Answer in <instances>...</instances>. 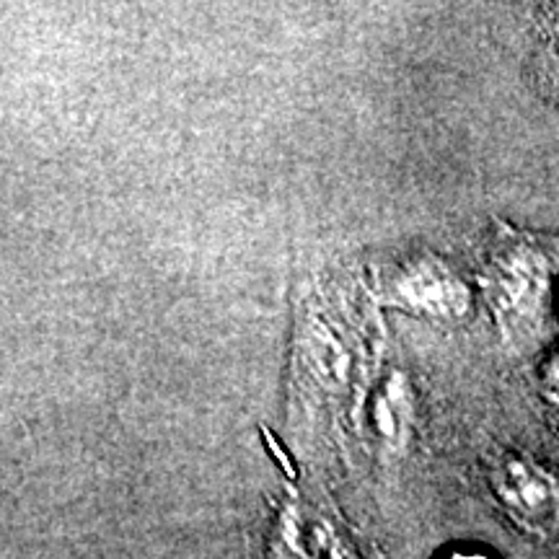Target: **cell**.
<instances>
[{
	"label": "cell",
	"instance_id": "cell-9",
	"mask_svg": "<svg viewBox=\"0 0 559 559\" xmlns=\"http://www.w3.org/2000/svg\"><path fill=\"white\" fill-rule=\"evenodd\" d=\"M445 559H492L489 555H481V551H453Z\"/></svg>",
	"mask_w": 559,
	"mask_h": 559
},
{
	"label": "cell",
	"instance_id": "cell-5",
	"mask_svg": "<svg viewBox=\"0 0 559 559\" xmlns=\"http://www.w3.org/2000/svg\"><path fill=\"white\" fill-rule=\"evenodd\" d=\"M370 417L381 451L386 456H402L415 436V396L402 370H391L379 383Z\"/></svg>",
	"mask_w": 559,
	"mask_h": 559
},
{
	"label": "cell",
	"instance_id": "cell-1",
	"mask_svg": "<svg viewBox=\"0 0 559 559\" xmlns=\"http://www.w3.org/2000/svg\"><path fill=\"white\" fill-rule=\"evenodd\" d=\"M481 288L502 337L510 345H534L551 290V262L539 241L502 228L489 249Z\"/></svg>",
	"mask_w": 559,
	"mask_h": 559
},
{
	"label": "cell",
	"instance_id": "cell-8",
	"mask_svg": "<svg viewBox=\"0 0 559 559\" xmlns=\"http://www.w3.org/2000/svg\"><path fill=\"white\" fill-rule=\"evenodd\" d=\"M544 394L551 404L559 407V353L549 360L547 370H544Z\"/></svg>",
	"mask_w": 559,
	"mask_h": 559
},
{
	"label": "cell",
	"instance_id": "cell-4",
	"mask_svg": "<svg viewBox=\"0 0 559 559\" xmlns=\"http://www.w3.org/2000/svg\"><path fill=\"white\" fill-rule=\"evenodd\" d=\"M487 485L502 513L526 534H559V477L523 453H500L487 464Z\"/></svg>",
	"mask_w": 559,
	"mask_h": 559
},
{
	"label": "cell",
	"instance_id": "cell-2",
	"mask_svg": "<svg viewBox=\"0 0 559 559\" xmlns=\"http://www.w3.org/2000/svg\"><path fill=\"white\" fill-rule=\"evenodd\" d=\"M355 340L360 337L347 332L342 319H334L324 306H311L298 326V381L319 402H337V409L362 381V353L353 345Z\"/></svg>",
	"mask_w": 559,
	"mask_h": 559
},
{
	"label": "cell",
	"instance_id": "cell-7",
	"mask_svg": "<svg viewBox=\"0 0 559 559\" xmlns=\"http://www.w3.org/2000/svg\"><path fill=\"white\" fill-rule=\"evenodd\" d=\"M321 542H324V559H355L353 549L347 547V542L342 539L337 531H321Z\"/></svg>",
	"mask_w": 559,
	"mask_h": 559
},
{
	"label": "cell",
	"instance_id": "cell-3",
	"mask_svg": "<svg viewBox=\"0 0 559 559\" xmlns=\"http://www.w3.org/2000/svg\"><path fill=\"white\" fill-rule=\"evenodd\" d=\"M379 298L412 317L432 321H459L472 309V290L464 277L430 251H417L383 267Z\"/></svg>",
	"mask_w": 559,
	"mask_h": 559
},
{
	"label": "cell",
	"instance_id": "cell-6",
	"mask_svg": "<svg viewBox=\"0 0 559 559\" xmlns=\"http://www.w3.org/2000/svg\"><path fill=\"white\" fill-rule=\"evenodd\" d=\"M267 559H311L309 544H306V523L298 502H288L277 515L275 536H272V551Z\"/></svg>",
	"mask_w": 559,
	"mask_h": 559
}]
</instances>
